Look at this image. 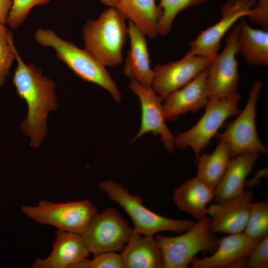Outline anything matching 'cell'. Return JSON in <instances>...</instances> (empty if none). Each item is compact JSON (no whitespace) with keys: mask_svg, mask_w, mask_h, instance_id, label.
<instances>
[{"mask_svg":"<svg viewBox=\"0 0 268 268\" xmlns=\"http://www.w3.org/2000/svg\"><path fill=\"white\" fill-rule=\"evenodd\" d=\"M268 267V236L260 240L247 257L244 268Z\"/></svg>","mask_w":268,"mask_h":268,"instance_id":"f546056e","label":"cell"},{"mask_svg":"<svg viewBox=\"0 0 268 268\" xmlns=\"http://www.w3.org/2000/svg\"><path fill=\"white\" fill-rule=\"evenodd\" d=\"M259 241L243 232L229 234L219 239L217 247L210 256L195 257L190 265L193 268H244L247 257Z\"/></svg>","mask_w":268,"mask_h":268,"instance_id":"9a60e30c","label":"cell"},{"mask_svg":"<svg viewBox=\"0 0 268 268\" xmlns=\"http://www.w3.org/2000/svg\"><path fill=\"white\" fill-rule=\"evenodd\" d=\"M17 65L13 77V83L17 95L24 99L28 112L20 124V128L30 138V146L37 148L47 134V120L49 113L58 107L55 83L43 74L40 68L26 64L16 50Z\"/></svg>","mask_w":268,"mask_h":268,"instance_id":"6da1fadb","label":"cell"},{"mask_svg":"<svg viewBox=\"0 0 268 268\" xmlns=\"http://www.w3.org/2000/svg\"><path fill=\"white\" fill-rule=\"evenodd\" d=\"M260 153L245 152L231 158L220 181L215 188L216 202L235 197L244 191L246 179Z\"/></svg>","mask_w":268,"mask_h":268,"instance_id":"d6986e66","label":"cell"},{"mask_svg":"<svg viewBox=\"0 0 268 268\" xmlns=\"http://www.w3.org/2000/svg\"><path fill=\"white\" fill-rule=\"evenodd\" d=\"M257 0H229L222 6L219 20L209 28L202 30L195 40L190 43L187 52L213 59L220 49L222 39L240 18L248 16Z\"/></svg>","mask_w":268,"mask_h":268,"instance_id":"8fae6325","label":"cell"},{"mask_svg":"<svg viewBox=\"0 0 268 268\" xmlns=\"http://www.w3.org/2000/svg\"><path fill=\"white\" fill-rule=\"evenodd\" d=\"M34 38L41 46L53 48L57 58L80 78L106 90L116 102L122 101L121 94L106 67L87 50L62 39L49 29H38Z\"/></svg>","mask_w":268,"mask_h":268,"instance_id":"3957f363","label":"cell"},{"mask_svg":"<svg viewBox=\"0 0 268 268\" xmlns=\"http://www.w3.org/2000/svg\"><path fill=\"white\" fill-rule=\"evenodd\" d=\"M123 0H100L101 3L109 7L117 8Z\"/></svg>","mask_w":268,"mask_h":268,"instance_id":"d6a6232c","label":"cell"},{"mask_svg":"<svg viewBox=\"0 0 268 268\" xmlns=\"http://www.w3.org/2000/svg\"><path fill=\"white\" fill-rule=\"evenodd\" d=\"M125 19L118 9L109 7L83 26L85 49L105 67H115L123 62L122 51L129 36Z\"/></svg>","mask_w":268,"mask_h":268,"instance_id":"7a4b0ae2","label":"cell"},{"mask_svg":"<svg viewBox=\"0 0 268 268\" xmlns=\"http://www.w3.org/2000/svg\"><path fill=\"white\" fill-rule=\"evenodd\" d=\"M12 0H0V24L5 25Z\"/></svg>","mask_w":268,"mask_h":268,"instance_id":"1f68e13d","label":"cell"},{"mask_svg":"<svg viewBox=\"0 0 268 268\" xmlns=\"http://www.w3.org/2000/svg\"><path fill=\"white\" fill-rule=\"evenodd\" d=\"M239 53L251 65L268 66V31L252 28L242 20L238 24Z\"/></svg>","mask_w":268,"mask_h":268,"instance_id":"603a6c76","label":"cell"},{"mask_svg":"<svg viewBox=\"0 0 268 268\" xmlns=\"http://www.w3.org/2000/svg\"><path fill=\"white\" fill-rule=\"evenodd\" d=\"M129 86L139 98L141 110L140 127L131 142L151 132L159 135L164 148L173 152L175 148V136L166 124L162 100L152 88L144 87L135 80H131Z\"/></svg>","mask_w":268,"mask_h":268,"instance_id":"4fadbf2b","label":"cell"},{"mask_svg":"<svg viewBox=\"0 0 268 268\" xmlns=\"http://www.w3.org/2000/svg\"><path fill=\"white\" fill-rule=\"evenodd\" d=\"M214 192L215 189L196 176L175 189L173 200L179 209L199 220L206 216L207 204L214 198Z\"/></svg>","mask_w":268,"mask_h":268,"instance_id":"44dd1931","label":"cell"},{"mask_svg":"<svg viewBox=\"0 0 268 268\" xmlns=\"http://www.w3.org/2000/svg\"><path fill=\"white\" fill-rule=\"evenodd\" d=\"M210 218L206 216L183 234L175 237L155 235L161 248L164 268H187L199 252L212 253L219 239L209 228Z\"/></svg>","mask_w":268,"mask_h":268,"instance_id":"5b68a950","label":"cell"},{"mask_svg":"<svg viewBox=\"0 0 268 268\" xmlns=\"http://www.w3.org/2000/svg\"><path fill=\"white\" fill-rule=\"evenodd\" d=\"M238 29L237 24L228 33L223 51L217 54L207 67L209 100L228 97L237 93L239 81L236 59L239 53Z\"/></svg>","mask_w":268,"mask_h":268,"instance_id":"30bf717a","label":"cell"},{"mask_svg":"<svg viewBox=\"0 0 268 268\" xmlns=\"http://www.w3.org/2000/svg\"><path fill=\"white\" fill-rule=\"evenodd\" d=\"M99 188L124 209L132 220L133 231L137 234L154 236L163 231L181 234L188 230L197 222L160 215L145 206L138 195L131 194L127 189L112 180L101 182Z\"/></svg>","mask_w":268,"mask_h":268,"instance_id":"277c9868","label":"cell"},{"mask_svg":"<svg viewBox=\"0 0 268 268\" xmlns=\"http://www.w3.org/2000/svg\"><path fill=\"white\" fill-rule=\"evenodd\" d=\"M50 255L37 258L33 268H73L90 254L81 234L57 230Z\"/></svg>","mask_w":268,"mask_h":268,"instance_id":"e0dca14e","label":"cell"},{"mask_svg":"<svg viewBox=\"0 0 268 268\" xmlns=\"http://www.w3.org/2000/svg\"><path fill=\"white\" fill-rule=\"evenodd\" d=\"M73 268H123L121 255L114 252H104L94 255L91 260H82Z\"/></svg>","mask_w":268,"mask_h":268,"instance_id":"f1b7e54d","label":"cell"},{"mask_svg":"<svg viewBox=\"0 0 268 268\" xmlns=\"http://www.w3.org/2000/svg\"><path fill=\"white\" fill-rule=\"evenodd\" d=\"M130 47L125 60L124 73L147 88H152L154 77L145 35L132 21L128 24Z\"/></svg>","mask_w":268,"mask_h":268,"instance_id":"ac0fdd59","label":"cell"},{"mask_svg":"<svg viewBox=\"0 0 268 268\" xmlns=\"http://www.w3.org/2000/svg\"><path fill=\"white\" fill-rule=\"evenodd\" d=\"M249 237L260 240L268 236V201L253 203L247 224L243 231Z\"/></svg>","mask_w":268,"mask_h":268,"instance_id":"484cf974","label":"cell"},{"mask_svg":"<svg viewBox=\"0 0 268 268\" xmlns=\"http://www.w3.org/2000/svg\"><path fill=\"white\" fill-rule=\"evenodd\" d=\"M116 8L146 36L155 39L158 35L162 10L155 0H123Z\"/></svg>","mask_w":268,"mask_h":268,"instance_id":"7402d4cb","label":"cell"},{"mask_svg":"<svg viewBox=\"0 0 268 268\" xmlns=\"http://www.w3.org/2000/svg\"><path fill=\"white\" fill-rule=\"evenodd\" d=\"M51 0H12L6 24L12 29L18 28L25 21L31 10L36 6L47 4Z\"/></svg>","mask_w":268,"mask_h":268,"instance_id":"83f0119b","label":"cell"},{"mask_svg":"<svg viewBox=\"0 0 268 268\" xmlns=\"http://www.w3.org/2000/svg\"><path fill=\"white\" fill-rule=\"evenodd\" d=\"M253 203L252 190L207 207L210 218L209 228L213 233L234 234L243 232Z\"/></svg>","mask_w":268,"mask_h":268,"instance_id":"5bb4252c","label":"cell"},{"mask_svg":"<svg viewBox=\"0 0 268 268\" xmlns=\"http://www.w3.org/2000/svg\"><path fill=\"white\" fill-rule=\"evenodd\" d=\"M207 0H160L162 14L158 24V35L165 36L171 31L172 24L178 14L189 7L195 6Z\"/></svg>","mask_w":268,"mask_h":268,"instance_id":"d4e9b609","label":"cell"},{"mask_svg":"<svg viewBox=\"0 0 268 268\" xmlns=\"http://www.w3.org/2000/svg\"><path fill=\"white\" fill-rule=\"evenodd\" d=\"M21 211L38 223L80 234L97 213L96 207L88 200L60 203L42 201L37 205H22Z\"/></svg>","mask_w":268,"mask_h":268,"instance_id":"8992f818","label":"cell"},{"mask_svg":"<svg viewBox=\"0 0 268 268\" xmlns=\"http://www.w3.org/2000/svg\"><path fill=\"white\" fill-rule=\"evenodd\" d=\"M263 86L261 81L254 83L244 109L227 124L224 132L216 135L228 145L231 158L245 152L268 153V148L259 138L256 124V104Z\"/></svg>","mask_w":268,"mask_h":268,"instance_id":"ba28073f","label":"cell"},{"mask_svg":"<svg viewBox=\"0 0 268 268\" xmlns=\"http://www.w3.org/2000/svg\"><path fill=\"white\" fill-rule=\"evenodd\" d=\"M212 60L186 53L178 61L156 65L151 87L163 101L206 69Z\"/></svg>","mask_w":268,"mask_h":268,"instance_id":"7c38bea8","label":"cell"},{"mask_svg":"<svg viewBox=\"0 0 268 268\" xmlns=\"http://www.w3.org/2000/svg\"><path fill=\"white\" fill-rule=\"evenodd\" d=\"M133 229L113 207H108L92 218L81 234L90 253L94 255L123 250Z\"/></svg>","mask_w":268,"mask_h":268,"instance_id":"9c48e42d","label":"cell"},{"mask_svg":"<svg viewBox=\"0 0 268 268\" xmlns=\"http://www.w3.org/2000/svg\"><path fill=\"white\" fill-rule=\"evenodd\" d=\"M15 50L11 31L0 24V87L3 85L15 60Z\"/></svg>","mask_w":268,"mask_h":268,"instance_id":"4316f807","label":"cell"},{"mask_svg":"<svg viewBox=\"0 0 268 268\" xmlns=\"http://www.w3.org/2000/svg\"><path fill=\"white\" fill-rule=\"evenodd\" d=\"M207 67L163 100L162 106L166 121L174 122L181 114L196 113L205 107L209 101Z\"/></svg>","mask_w":268,"mask_h":268,"instance_id":"2e32d148","label":"cell"},{"mask_svg":"<svg viewBox=\"0 0 268 268\" xmlns=\"http://www.w3.org/2000/svg\"><path fill=\"white\" fill-rule=\"evenodd\" d=\"M240 95L238 92L228 97L210 100L205 107V112L198 123L190 129L179 133L174 138L175 146L180 149L191 147L196 161L201 150L229 118L240 113L238 104Z\"/></svg>","mask_w":268,"mask_h":268,"instance_id":"52a82bcc","label":"cell"},{"mask_svg":"<svg viewBox=\"0 0 268 268\" xmlns=\"http://www.w3.org/2000/svg\"><path fill=\"white\" fill-rule=\"evenodd\" d=\"M231 159L228 145L220 140L211 154L200 155L197 160V176L206 184L215 189L222 178Z\"/></svg>","mask_w":268,"mask_h":268,"instance_id":"cb8c5ba5","label":"cell"},{"mask_svg":"<svg viewBox=\"0 0 268 268\" xmlns=\"http://www.w3.org/2000/svg\"><path fill=\"white\" fill-rule=\"evenodd\" d=\"M121 256L123 268H160L163 266L162 251L155 237L134 231Z\"/></svg>","mask_w":268,"mask_h":268,"instance_id":"ffe728a7","label":"cell"},{"mask_svg":"<svg viewBox=\"0 0 268 268\" xmlns=\"http://www.w3.org/2000/svg\"><path fill=\"white\" fill-rule=\"evenodd\" d=\"M253 23L260 25L262 29L268 30V0H259L257 5H255L248 16Z\"/></svg>","mask_w":268,"mask_h":268,"instance_id":"4dcf8cb0","label":"cell"}]
</instances>
